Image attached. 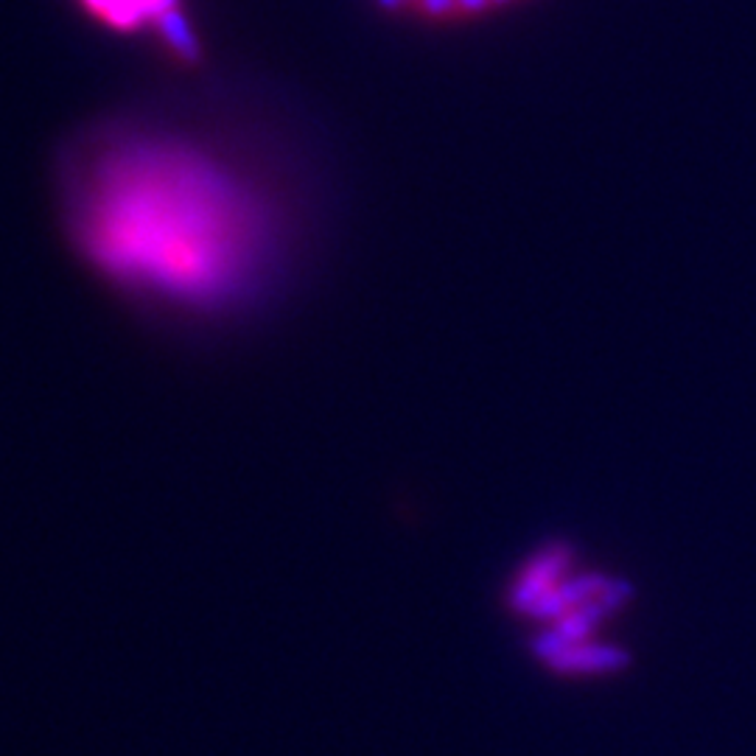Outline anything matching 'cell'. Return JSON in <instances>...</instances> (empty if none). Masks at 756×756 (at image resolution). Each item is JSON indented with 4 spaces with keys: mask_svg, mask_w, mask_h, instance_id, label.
Instances as JSON below:
<instances>
[{
    "mask_svg": "<svg viewBox=\"0 0 756 756\" xmlns=\"http://www.w3.org/2000/svg\"><path fill=\"white\" fill-rule=\"evenodd\" d=\"M155 26L157 32H160V37L166 39V46L171 48L177 57L185 59V62L196 59V53H200L196 37L191 34V28H188V20L182 17L180 9H171V12H166L163 17H157Z\"/></svg>",
    "mask_w": 756,
    "mask_h": 756,
    "instance_id": "obj_4",
    "label": "cell"
},
{
    "mask_svg": "<svg viewBox=\"0 0 756 756\" xmlns=\"http://www.w3.org/2000/svg\"><path fill=\"white\" fill-rule=\"evenodd\" d=\"M493 3V9H502V7H507V3H513V0H491Z\"/></svg>",
    "mask_w": 756,
    "mask_h": 756,
    "instance_id": "obj_7",
    "label": "cell"
},
{
    "mask_svg": "<svg viewBox=\"0 0 756 756\" xmlns=\"http://www.w3.org/2000/svg\"><path fill=\"white\" fill-rule=\"evenodd\" d=\"M543 661L566 675H595V672L620 670L627 661L625 653H616L611 647L597 645L591 636H557L547 634L541 639Z\"/></svg>",
    "mask_w": 756,
    "mask_h": 756,
    "instance_id": "obj_2",
    "label": "cell"
},
{
    "mask_svg": "<svg viewBox=\"0 0 756 756\" xmlns=\"http://www.w3.org/2000/svg\"><path fill=\"white\" fill-rule=\"evenodd\" d=\"M409 12L429 20H459L457 0H412Z\"/></svg>",
    "mask_w": 756,
    "mask_h": 756,
    "instance_id": "obj_5",
    "label": "cell"
},
{
    "mask_svg": "<svg viewBox=\"0 0 756 756\" xmlns=\"http://www.w3.org/2000/svg\"><path fill=\"white\" fill-rule=\"evenodd\" d=\"M76 236L104 272L211 300L247 269L252 219L214 166L171 146H116L79 191Z\"/></svg>",
    "mask_w": 756,
    "mask_h": 756,
    "instance_id": "obj_1",
    "label": "cell"
},
{
    "mask_svg": "<svg viewBox=\"0 0 756 756\" xmlns=\"http://www.w3.org/2000/svg\"><path fill=\"white\" fill-rule=\"evenodd\" d=\"M459 9V20L468 17H485L488 12H493L491 0H457Z\"/></svg>",
    "mask_w": 756,
    "mask_h": 756,
    "instance_id": "obj_6",
    "label": "cell"
},
{
    "mask_svg": "<svg viewBox=\"0 0 756 756\" xmlns=\"http://www.w3.org/2000/svg\"><path fill=\"white\" fill-rule=\"evenodd\" d=\"M82 3L93 17L118 28V32H135L141 23H149L141 0H82Z\"/></svg>",
    "mask_w": 756,
    "mask_h": 756,
    "instance_id": "obj_3",
    "label": "cell"
}]
</instances>
